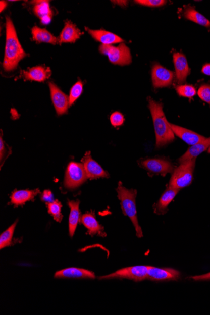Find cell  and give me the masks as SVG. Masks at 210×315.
Here are the masks:
<instances>
[{
    "instance_id": "cell-14",
    "label": "cell",
    "mask_w": 210,
    "mask_h": 315,
    "mask_svg": "<svg viewBox=\"0 0 210 315\" xmlns=\"http://www.w3.org/2000/svg\"><path fill=\"white\" fill-rule=\"evenodd\" d=\"M82 224L88 229L87 234L94 236L98 235L102 237H107L106 232H104V227L102 226L98 220H96L95 214L94 212L87 213L82 216L81 219Z\"/></svg>"
},
{
    "instance_id": "cell-31",
    "label": "cell",
    "mask_w": 210,
    "mask_h": 315,
    "mask_svg": "<svg viewBox=\"0 0 210 315\" xmlns=\"http://www.w3.org/2000/svg\"><path fill=\"white\" fill-rule=\"evenodd\" d=\"M198 94L202 101L210 106V84H204L199 87Z\"/></svg>"
},
{
    "instance_id": "cell-16",
    "label": "cell",
    "mask_w": 210,
    "mask_h": 315,
    "mask_svg": "<svg viewBox=\"0 0 210 315\" xmlns=\"http://www.w3.org/2000/svg\"><path fill=\"white\" fill-rule=\"evenodd\" d=\"M55 278L56 279L78 278L94 280L96 278V276L91 271L81 268H70L58 271L55 274Z\"/></svg>"
},
{
    "instance_id": "cell-3",
    "label": "cell",
    "mask_w": 210,
    "mask_h": 315,
    "mask_svg": "<svg viewBox=\"0 0 210 315\" xmlns=\"http://www.w3.org/2000/svg\"><path fill=\"white\" fill-rule=\"evenodd\" d=\"M118 198H119L123 212L125 215L130 218L136 230L137 236L143 237L142 229L138 222L136 208L137 191L135 189H129L123 186L121 182H119L117 188Z\"/></svg>"
},
{
    "instance_id": "cell-27",
    "label": "cell",
    "mask_w": 210,
    "mask_h": 315,
    "mask_svg": "<svg viewBox=\"0 0 210 315\" xmlns=\"http://www.w3.org/2000/svg\"><path fill=\"white\" fill-rule=\"evenodd\" d=\"M17 222L18 220L0 235V248L1 249L11 245Z\"/></svg>"
},
{
    "instance_id": "cell-8",
    "label": "cell",
    "mask_w": 210,
    "mask_h": 315,
    "mask_svg": "<svg viewBox=\"0 0 210 315\" xmlns=\"http://www.w3.org/2000/svg\"><path fill=\"white\" fill-rule=\"evenodd\" d=\"M140 165L153 175L165 176L173 173L174 166L170 161L162 158L147 159L140 161Z\"/></svg>"
},
{
    "instance_id": "cell-23",
    "label": "cell",
    "mask_w": 210,
    "mask_h": 315,
    "mask_svg": "<svg viewBox=\"0 0 210 315\" xmlns=\"http://www.w3.org/2000/svg\"><path fill=\"white\" fill-rule=\"evenodd\" d=\"M34 12L36 16L39 18L43 25L49 24L52 17V11L47 1L35 2Z\"/></svg>"
},
{
    "instance_id": "cell-26",
    "label": "cell",
    "mask_w": 210,
    "mask_h": 315,
    "mask_svg": "<svg viewBox=\"0 0 210 315\" xmlns=\"http://www.w3.org/2000/svg\"><path fill=\"white\" fill-rule=\"evenodd\" d=\"M184 16L185 19L196 24L206 28H210V21L204 15L196 11L193 7L189 6L184 10Z\"/></svg>"
},
{
    "instance_id": "cell-9",
    "label": "cell",
    "mask_w": 210,
    "mask_h": 315,
    "mask_svg": "<svg viewBox=\"0 0 210 315\" xmlns=\"http://www.w3.org/2000/svg\"><path fill=\"white\" fill-rule=\"evenodd\" d=\"M174 79L173 71L168 70L159 63H155L152 69V79L154 88L170 86Z\"/></svg>"
},
{
    "instance_id": "cell-22",
    "label": "cell",
    "mask_w": 210,
    "mask_h": 315,
    "mask_svg": "<svg viewBox=\"0 0 210 315\" xmlns=\"http://www.w3.org/2000/svg\"><path fill=\"white\" fill-rule=\"evenodd\" d=\"M40 193L39 189H35L34 190H15L13 192L11 197V203L15 206L23 205L27 201L34 200L35 197Z\"/></svg>"
},
{
    "instance_id": "cell-36",
    "label": "cell",
    "mask_w": 210,
    "mask_h": 315,
    "mask_svg": "<svg viewBox=\"0 0 210 315\" xmlns=\"http://www.w3.org/2000/svg\"><path fill=\"white\" fill-rule=\"evenodd\" d=\"M191 278L195 281H210V273L200 276H192Z\"/></svg>"
},
{
    "instance_id": "cell-5",
    "label": "cell",
    "mask_w": 210,
    "mask_h": 315,
    "mask_svg": "<svg viewBox=\"0 0 210 315\" xmlns=\"http://www.w3.org/2000/svg\"><path fill=\"white\" fill-rule=\"evenodd\" d=\"M102 55L107 56L110 63L114 65L125 66L132 63V56L129 48L122 43L118 47L101 45L99 47Z\"/></svg>"
},
{
    "instance_id": "cell-28",
    "label": "cell",
    "mask_w": 210,
    "mask_h": 315,
    "mask_svg": "<svg viewBox=\"0 0 210 315\" xmlns=\"http://www.w3.org/2000/svg\"><path fill=\"white\" fill-rule=\"evenodd\" d=\"M48 214L52 215L54 219L58 222H61L63 219V215L61 214L62 204L61 202L56 200L52 203H47Z\"/></svg>"
},
{
    "instance_id": "cell-4",
    "label": "cell",
    "mask_w": 210,
    "mask_h": 315,
    "mask_svg": "<svg viewBox=\"0 0 210 315\" xmlns=\"http://www.w3.org/2000/svg\"><path fill=\"white\" fill-rule=\"evenodd\" d=\"M196 166V159L181 163L175 169L170 181V187L179 189L190 185L193 179V173Z\"/></svg>"
},
{
    "instance_id": "cell-10",
    "label": "cell",
    "mask_w": 210,
    "mask_h": 315,
    "mask_svg": "<svg viewBox=\"0 0 210 315\" xmlns=\"http://www.w3.org/2000/svg\"><path fill=\"white\" fill-rule=\"evenodd\" d=\"M48 86L50 88L51 99L58 115L66 114L70 106L68 97L52 82L48 83Z\"/></svg>"
},
{
    "instance_id": "cell-2",
    "label": "cell",
    "mask_w": 210,
    "mask_h": 315,
    "mask_svg": "<svg viewBox=\"0 0 210 315\" xmlns=\"http://www.w3.org/2000/svg\"><path fill=\"white\" fill-rule=\"evenodd\" d=\"M148 101L154 126L156 148H161L173 142L175 139V134L166 119L163 104L153 100L150 97L148 98Z\"/></svg>"
},
{
    "instance_id": "cell-39",
    "label": "cell",
    "mask_w": 210,
    "mask_h": 315,
    "mask_svg": "<svg viewBox=\"0 0 210 315\" xmlns=\"http://www.w3.org/2000/svg\"><path fill=\"white\" fill-rule=\"evenodd\" d=\"M208 153H210V147L208 148Z\"/></svg>"
},
{
    "instance_id": "cell-29",
    "label": "cell",
    "mask_w": 210,
    "mask_h": 315,
    "mask_svg": "<svg viewBox=\"0 0 210 315\" xmlns=\"http://www.w3.org/2000/svg\"><path fill=\"white\" fill-rule=\"evenodd\" d=\"M176 90L179 96L184 97V98L191 99L196 94V88L189 84L177 86Z\"/></svg>"
},
{
    "instance_id": "cell-37",
    "label": "cell",
    "mask_w": 210,
    "mask_h": 315,
    "mask_svg": "<svg viewBox=\"0 0 210 315\" xmlns=\"http://www.w3.org/2000/svg\"><path fill=\"white\" fill-rule=\"evenodd\" d=\"M201 72L205 75L210 76V64H205L202 68Z\"/></svg>"
},
{
    "instance_id": "cell-11",
    "label": "cell",
    "mask_w": 210,
    "mask_h": 315,
    "mask_svg": "<svg viewBox=\"0 0 210 315\" xmlns=\"http://www.w3.org/2000/svg\"><path fill=\"white\" fill-rule=\"evenodd\" d=\"M81 162L84 166L88 178L94 179L109 178V174L98 163L92 159L90 152L86 153L85 155L82 159Z\"/></svg>"
},
{
    "instance_id": "cell-25",
    "label": "cell",
    "mask_w": 210,
    "mask_h": 315,
    "mask_svg": "<svg viewBox=\"0 0 210 315\" xmlns=\"http://www.w3.org/2000/svg\"><path fill=\"white\" fill-rule=\"evenodd\" d=\"M33 39L37 43H47L55 45L59 42V39L45 29H40L37 26L32 30Z\"/></svg>"
},
{
    "instance_id": "cell-20",
    "label": "cell",
    "mask_w": 210,
    "mask_h": 315,
    "mask_svg": "<svg viewBox=\"0 0 210 315\" xmlns=\"http://www.w3.org/2000/svg\"><path fill=\"white\" fill-rule=\"evenodd\" d=\"M82 33L80 30L76 27L71 21L65 22V27L63 28L59 38V43H74L80 38Z\"/></svg>"
},
{
    "instance_id": "cell-6",
    "label": "cell",
    "mask_w": 210,
    "mask_h": 315,
    "mask_svg": "<svg viewBox=\"0 0 210 315\" xmlns=\"http://www.w3.org/2000/svg\"><path fill=\"white\" fill-rule=\"evenodd\" d=\"M148 266H136L121 269L114 273L99 277V280H113V279H127L134 281L147 280Z\"/></svg>"
},
{
    "instance_id": "cell-13",
    "label": "cell",
    "mask_w": 210,
    "mask_h": 315,
    "mask_svg": "<svg viewBox=\"0 0 210 315\" xmlns=\"http://www.w3.org/2000/svg\"><path fill=\"white\" fill-rule=\"evenodd\" d=\"M174 65L175 68V75L177 82L183 84L191 73L188 61L186 56L181 52H175L173 55Z\"/></svg>"
},
{
    "instance_id": "cell-19",
    "label": "cell",
    "mask_w": 210,
    "mask_h": 315,
    "mask_svg": "<svg viewBox=\"0 0 210 315\" xmlns=\"http://www.w3.org/2000/svg\"><path fill=\"white\" fill-rule=\"evenodd\" d=\"M179 189L169 186L154 205V212L158 214H165L168 211V206L178 193Z\"/></svg>"
},
{
    "instance_id": "cell-38",
    "label": "cell",
    "mask_w": 210,
    "mask_h": 315,
    "mask_svg": "<svg viewBox=\"0 0 210 315\" xmlns=\"http://www.w3.org/2000/svg\"><path fill=\"white\" fill-rule=\"evenodd\" d=\"M7 3L5 1L0 2V12H2L4 10L6 9L7 7Z\"/></svg>"
},
{
    "instance_id": "cell-34",
    "label": "cell",
    "mask_w": 210,
    "mask_h": 315,
    "mask_svg": "<svg viewBox=\"0 0 210 315\" xmlns=\"http://www.w3.org/2000/svg\"><path fill=\"white\" fill-rule=\"evenodd\" d=\"M10 154L9 149H7L5 146V142L3 140L2 136L0 138V160H1V168L5 162V160Z\"/></svg>"
},
{
    "instance_id": "cell-32",
    "label": "cell",
    "mask_w": 210,
    "mask_h": 315,
    "mask_svg": "<svg viewBox=\"0 0 210 315\" xmlns=\"http://www.w3.org/2000/svg\"><path fill=\"white\" fill-rule=\"evenodd\" d=\"M136 4L148 7H160L166 4L164 0H136Z\"/></svg>"
},
{
    "instance_id": "cell-35",
    "label": "cell",
    "mask_w": 210,
    "mask_h": 315,
    "mask_svg": "<svg viewBox=\"0 0 210 315\" xmlns=\"http://www.w3.org/2000/svg\"><path fill=\"white\" fill-rule=\"evenodd\" d=\"M41 199L43 201L46 202L47 203H52L55 199H54V196L52 192L49 190H45L43 192L42 195L41 196Z\"/></svg>"
},
{
    "instance_id": "cell-33",
    "label": "cell",
    "mask_w": 210,
    "mask_h": 315,
    "mask_svg": "<svg viewBox=\"0 0 210 315\" xmlns=\"http://www.w3.org/2000/svg\"><path fill=\"white\" fill-rule=\"evenodd\" d=\"M110 119L113 126L117 127L121 126L124 124L125 118L121 113L115 112L111 115Z\"/></svg>"
},
{
    "instance_id": "cell-1",
    "label": "cell",
    "mask_w": 210,
    "mask_h": 315,
    "mask_svg": "<svg viewBox=\"0 0 210 315\" xmlns=\"http://www.w3.org/2000/svg\"><path fill=\"white\" fill-rule=\"evenodd\" d=\"M26 53L20 44L12 20L6 17V44L4 60V70L10 72L16 70L20 61L26 57Z\"/></svg>"
},
{
    "instance_id": "cell-7",
    "label": "cell",
    "mask_w": 210,
    "mask_h": 315,
    "mask_svg": "<svg viewBox=\"0 0 210 315\" xmlns=\"http://www.w3.org/2000/svg\"><path fill=\"white\" fill-rule=\"evenodd\" d=\"M87 179L88 176L83 164L71 162L66 170L64 185L69 189H76L83 184Z\"/></svg>"
},
{
    "instance_id": "cell-18",
    "label": "cell",
    "mask_w": 210,
    "mask_h": 315,
    "mask_svg": "<svg viewBox=\"0 0 210 315\" xmlns=\"http://www.w3.org/2000/svg\"><path fill=\"white\" fill-rule=\"evenodd\" d=\"M87 31L94 40L101 42L102 45H112L115 43L124 42V40L114 33L104 30H91L86 28Z\"/></svg>"
},
{
    "instance_id": "cell-21",
    "label": "cell",
    "mask_w": 210,
    "mask_h": 315,
    "mask_svg": "<svg viewBox=\"0 0 210 315\" xmlns=\"http://www.w3.org/2000/svg\"><path fill=\"white\" fill-rule=\"evenodd\" d=\"M209 147L210 137L189 147L186 153L179 159V163L181 164L186 162V161L193 160V159H196L198 155L201 154L204 151L208 150Z\"/></svg>"
},
{
    "instance_id": "cell-24",
    "label": "cell",
    "mask_w": 210,
    "mask_h": 315,
    "mask_svg": "<svg viewBox=\"0 0 210 315\" xmlns=\"http://www.w3.org/2000/svg\"><path fill=\"white\" fill-rule=\"evenodd\" d=\"M79 204H80V201L79 200L68 201V205L70 208V217H69V232L71 237H73L79 222V217H80Z\"/></svg>"
},
{
    "instance_id": "cell-17",
    "label": "cell",
    "mask_w": 210,
    "mask_h": 315,
    "mask_svg": "<svg viewBox=\"0 0 210 315\" xmlns=\"http://www.w3.org/2000/svg\"><path fill=\"white\" fill-rule=\"evenodd\" d=\"M51 75V70L49 68H45L43 66H35L29 69L27 71H22L21 77L25 80L37 81L42 83L46 79L49 78Z\"/></svg>"
},
{
    "instance_id": "cell-12",
    "label": "cell",
    "mask_w": 210,
    "mask_h": 315,
    "mask_svg": "<svg viewBox=\"0 0 210 315\" xmlns=\"http://www.w3.org/2000/svg\"><path fill=\"white\" fill-rule=\"evenodd\" d=\"M180 278V273L172 268H159L148 266L147 280L151 281H174Z\"/></svg>"
},
{
    "instance_id": "cell-30",
    "label": "cell",
    "mask_w": 210,
    "mask_h": 315,
    "mask_svg": "<svg viewBox=\"0 0 210 315\" xmlns=\"http://www.w3.org/2000/svg\"><path fill=\"white\" fill-rule=\"evenodd\" d=\"M83 91V83L81 81H78L74 84L70 90V97H69V103L70 107L73 105L77 99L81 96Z\"/></svg>"
},
{
    "instance_id": "cell-15",
    "label": "cell",
    "mask_w": 210,
    "mask_h": 315,
    "mask_svg": "<svg viewBox=\"0 0 210 315\" xmlns=\"http://www.w3.org/2000/svg\"><path fill=\"white\" fill-rule=\"evenodd\" d=\"M171 129L173 130L174 134L177 137L180 138L187 144L189 145H194L199 142H202L206 139V138L202 136V135L197 134V133L191 131L190 130L186 129L178 125L170 124Z\"/></svg>"
}]
</instances>
